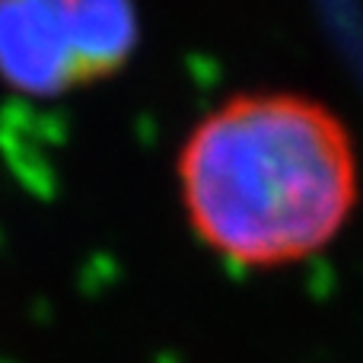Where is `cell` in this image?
<instances>
[{
	"mask_svg": "<svg viewBox=\"0 0 363 363\" xmlns=\"http://www.w3.org/2000/svg\"><path fill=\"white\" fill-rule=\"evenodd\" d=\"M179 188L198 239L242 268L322 252L357 204L347 125L300 93H239L191 128Z\"/></svg>",
	"mask_w": 363,
	"mask_h": 363,
	"instance_id": "cell-1",
	"label": "cell"
},
{
	"mask_svg": "<svg viewBox=\"0 0 363 363\" xmlns=\"http://www.w3.org/2000/svg\"><path fill=\"white\" fill-rule=\"evenodd\" d=\"M138 42L131 0H0V70L61 93L118 70Z\"/></svg>",
	"mask_w": 363,
	"mask_h": 363,
	"instance_id": "cell-2",
	"label": "cell"
}]
</instances>
